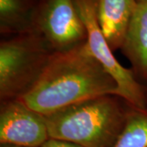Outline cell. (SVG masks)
<instances>
[{"mask_svg":"<svg viewBox=\"0 0 147 147\" xmlns=\"http://www.w3.org/2000/svg\"><path fill=\"white\" fill-rule=\"evenodd\" d=\"M105 95L119 96V86L90 54L85 42L52 53L39 78L21 99L32 110L47 115Z\"/></svg>","mask_w":147,"mask_h":147,"instance_id":"1","label":"cell"},{"mask_svg":"<svg viewBox=\"0 0 147 147\" xmlns=\"http://www.w3.org/2000/svg\"><path fill=\"white\" fill-rule=\"evenodd\" d=\"M130 105L105 95L44 115L49 138L83 147H113L126 125Z\"/></svg>","mask_w":147,"mask_h":147,"instance_id":"2","label":"cell"},{"mask_svg":"<svg viewBox=\"0 0 147 147\" xmlns=\"http://www.w3.org/2000/svg\"><path fill=\"white\" fill-rule=\"evenodd\" d=\"M53 52L34 30L0 43L1 101L21 98L35 84Z\"/></svg>","mask_w":147,"mask_h":147,"instance_id":"3","label":"cell"},{"mask_svg":"<svg viewBox=\"0 0 147 147\" xmlns=\"http://www.w3.org/2000/svg\"><path fill=\"white\" fill-rule=\"evenodd\" d=\"M74 1L87 30L86 44L90 54L115 80L119 96L133 108L146 109V96L142 84L131 69L124 68L116 60L100 29L96 13L97 0Z\"/></svg>","mask_w":147,"mask_h":147,"instance_id":"4","label":"cell"},{"mask_svg":"<svg viewBox=\"0 0 147 147\" xmlns=\"http://www.w3.org/2000/svg\"><path fill=\"white\" fill-rule=\"evenodd\" d=\"M33 30L53 53L68 51L87 41V30L74 0H44L34 11Z\"/></svg>","mask_w":147,"mask_h":147,"instance_id":"5","label":"cell"},{"mask_svg":"<svg viewBox=\"0 0 147 147\" xmlns=\"http://www.w3.org/2000/svg\"><path fill=\"white\" fill-rule=\"evenodd\" d=\"M49 139L45 117L21 98L1 101L0 144L42 147Z\"/></svg>","mask_w":147,"mask_h":147,"instance_id":"6","label":"cell"},{"mask_svg":"<svg viewBox=\"0 0 147 147\" xmlns=\"http://www.w3.org/2000/svg\"><path fill=\"white\" fill-rule=\"evenodd\" d=\"M137 5V0H97L98 22L113 52L122 49Z\"/></svg>","mask_w":147,"mask_h":147,"instance_id":"7","label":"cell"},{"mask_svg":"<svg viewBox=\"0 0 147 147\" xmlns=\"http://www.w3.org/2000/svg\"><path fill=\"white\" fill-rule=\"evenodd\" d=\"M122 51L136 77L147 81V0L137 3Z\"/></svg>","mask_w":147,"mask_h":147,"instance_id":"8","label":"cell"},{"mask_svg":"<svg viewBox=\"0 0 147 147\" xmlns=\"http://www.w3.org/2000/svg\"><path fill=\"white\" fill-rule=\"evenodd\" d=\"M34 11L26 0H0V31L17 35L33 30Z\"/></svg>","mask_w":147,"mask_h":147,"instance_id":"9","label":"cell"},{"mask_svg":"<svg viewBox=\"0 0 147 147\" xmlns=\"http://www.w3.org/2000/svg\"><path fill=\"white\" fill-rule=\"evenodd\" d=\"M42 147H83L79 145H76L74 143L65 142V141H61L57 139H52L49 138L47 142H45Z\"/></svg>","mask_w":147,"mask_h":147,"instance_id":"10","label":"cell"},{"mask_svg":"<svg viewBox=\"0 0 147 147\" xmlns=\"http://www.w3.org/2000/svg\"><path fill=\"white\" fill-rule=\"evenodd\" d=\"M0 147H23L19 146H14V145H7V144H1Z\"/></svg>","mask_w":147,"mask_h":147,"instance_id":"11","label":"cell"},{"mask_svg":"<svg viewBox=\"0 0 147 147\" xmlns=\"http://www.w3.org/2000/svg\"><path fill=\"white\" fill-rule=\"evenodd\" d=\"M137 3H138V2H142V1H144V0H137Z\"/></svg>","mask_w":147,"mask_h":147,"instance_id":"12","label":"cell"}]
</instances>
